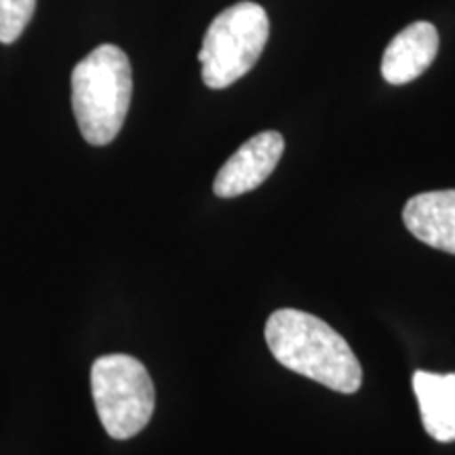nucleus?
<instances>
[{
  "instance_id": "nucleus-1",
  "label": "nucleus",
  "mask_w": 455,
  "mask_h": 455,
  "mask_svg": "<svg viewBox=\"0 0 455 455\" xmlns=\"http://www.w3.org/2000/svg\"><path fill=\"white\" fill-rule=\"evenodd\" d=\"M266 344L278 363L341 395H355L363 367L341 335L308 312L281 308L266 323Z\"/></svg>"
},
{
  "instance_id": "nucleus-2",
  "label": "nucleus",
  "mask_w": 455,
  "mask_h": 455,
  "mask_svg": "<svg viewBox=\"0 0 455 455\" xmlns=\"http://www.w3.org/2000/svg\"><path fill=\"white\" fill-rule=\"evenodd\" d=\"M133 74L129 57L116 44H101L72 72V110L91 146H106L127 118Z\"/></svg>"
},
{
  "instance_id": "nucleus-3",
  "label": "nucleus",
  "mask_w": 455,
  "mask_h": 455,
  "mask_svg": "<svg viewBox=\"0 0 455 455\" xmlns=\"http://www.w3.org/2000/svg\"><path fill=\"white\" fill-rule=\"evenodd\" d=\"M268 36L270 21L259 4L243 0L221 11L204 32L198 53L204 84L209 89L235 84L258 64Z\"/></svg>"
},
{
  "instance_id": "nucleus-4",
  "label": "nucleus",
  "mask_w": 455,
  "mask_h": 455,
  "mask_svg": "<svg viewBox=\"0 0 455 455\" xmlns=\"http://www.w3.org/2000/svg\"><path fill=\"white\" fill-rule=\"evenodd\" d=\"M91 392L100 422L116 441L140 435L155 413V384L138 358L100 356L91 367Z\"/></svg>"
},
{
  "instance_id": "nucleus-5",
  "label": "nucleus",
  "mask_w": 455,
  "mask_h": 455,
  "mask_svg": "<svg viewBox=\"0 0 455 455\" xmlns=\"http://www.w3.org/2000/svg\"><path fill=\"white\" fill-rule=\"evenodd\" d=\"M283 150L284 140L276 131L253 135L220 169L213 181V192L221 198H235L255 190L276 169Z\"/></svg>"
},
{
  "instance_id": "nucleus-6",
  "label": "nucleus",
  "mask_w": 455,
  "mask_h": 455,
  "mask_svg": "<svg viewBox=\"0 0 455 455\" xmlns=\"http://www.w3.org/2000/svg\"><path fill=\"white\" fill-rule=\"evenodd\" d=\"M439 53V32L430 21H415L398 32L382 57V76L390 84H407L428 70Z\"/></svg>"
},
{
  "instance_id": "nucleus-7",
  "label": "nucleus",
  "mask_w": 455,
  "mask_h": 455,
  "mask_svg": "<svg viewBox=\"0 0 455 455\" xmlns=\"http://www.w3.org/2000/svg\"><path fill=\"white\" fill-rule=\"evenodd\" d=\"M403 221L418 241L455 255V190L424 192L409 198Z\"/></svg>"
},
{
  "instance_id": "nucleus-8",
  "label": "nucleus",
  "mask_w": 455,
  "mask_h": 455,
  "mask_svg": "<svg viewBox=\"0 0 455 455\" xmlns=\"http://www.w3.org/2000/svg\"><path fill=\"white\" fill-rule=\"evenodd\" d=\"M413 392L424 430L435 441H455V373H413Z\"/></svg>"
},
{
  "instance_id": "nucleus-9",
  "label": "nucleus",
  "mask_w": 455,
  "mask_h": 455,
  "mask_svg": "<svg viewBox=\"0 0 455 455\" xmlns=\"http://www.w3.org/2000/svg\"><path fill=\"white\" fill-rule=\"evenodd\" d=\"M36 0H0V43L11 44L30 24Z\"/></svg>"
}]
</instances>
